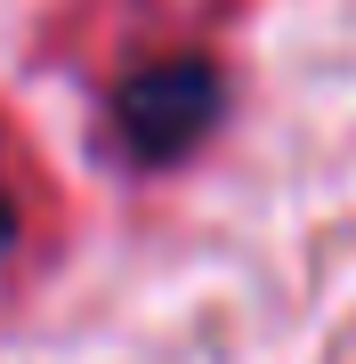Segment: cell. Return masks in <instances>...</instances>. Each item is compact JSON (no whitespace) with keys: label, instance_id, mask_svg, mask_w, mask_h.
<instances>
[{"label":"cell","instance_id":"cell-1","mask_svg":"<svg viewBox=\"0 0 356 364\" xmlns=\"http://www.w3.org/2000/svg\"><path fill=\"white\" fill-rule=\"evenodd\" d=\"M219 122V73L203 57H171V65H146L122 81L114 97V130L138 162H178L186 146Z\"/></svg>","mask_w":356,"mask_h":364}]
</instances>
